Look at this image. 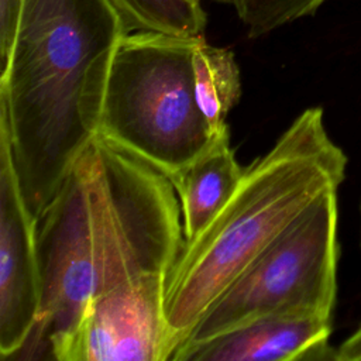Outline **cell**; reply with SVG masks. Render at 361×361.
<instances>
[{
	"label": "cell",
	"instance_id": "obj_1",
	"mask_svg": "<svg viewBox=\"0 0 361 361\" xmlns=\"http://www.w3.org/2000/svg\"><path fill=\"white\" fill-rule=\"evenodd\" d=\"M171 179L99 134L37 217L41 309L30 341L54 351L96 296L168 275L185 243Z\"/></svg>",
	"mask_w": 361,
	"mask_h": 361
},
{
	"label": "cell",
	"instance_id": "obj_2",
	"mask_svg": "<svg viewBox=\"0 0 361 361\" xmlns=\"http://www.w3.org/2000/svg\"><path fill=\"white\" fill-rule=\"evenodd\" d=\"M128 34L111 0H24L0 73V124L38 217L97 135L114 52Z\"/></svg>",
	"mask_w": 361,
	"mask_h": 361
},
{
	"label": "cell",
	"instance_id": "obj_3",
	"mask_svg": "<svg viewBox=\"0 0 361 361\" xmlns=\"http://www.w3.org/2000/svg\"><path fill=\"white\" fill-rule=\"evenodd\" d=\"M347 157L320 107L303 110L272 148L244 168L221 212L185 240L164 300L169 358L212 303L306 207L345 176Z\"/></svg>",
	"mask_w": 361,
	"mask_h": 361
},
{
	"label": "cell",
	"instance_id": "obj_4",
	"mask_svg": "<svg viewBox=\"0 0 361 361\" xmlns=\"http://www.w3.org/2000/svg\"><path fill=\"white\" fill-rule=\"evenodd\" d=\"M202 38L126 34L103 92L97 134L169 179L221 135L196 99L193 59Z\"/></svg>",
	"mask_w": 361,
	"mask_h": 361
},
{
	"label": "cell",
	"instance_id": "obj_5",
	"mask_svg": "<svg viewBox=\"0 0 361 361\" xmlns=\"http://www.w3.org/2000/svg\"><path fill=\"white\" fill-rule=\"evenodd\" d=\"M337 190H329L240 274L176 350L265 316L331 319L337 292Z\"/></svg>",
	"mask_w": 361,
	"mask_h": 361
},
{
	"label": "cell",
	"instance_id": "obj_6",
	"mask_svg": "<svg viewBox=\"0 0 361 361\" xmlns=\"http://www.w3.org/2000/svg\"><path fill=\"white\" fill-rule=\"evenodd\" d=\"M168 275H151L93 298L54 351L59 361H168Z\"/></svg>",
	"mask_w": 361,
	"mask_h": 361
},
{
	"label": "cell",
	"instance_id": "obj_7",
	"mask_svg": "<svg viewBox=\"0 0 361 361\" xmlns=\"http://www.w3.org/2000/svg\"><path fill=\"white\" fill-rule=\"evenodd\" d=\"M41 309L37 219L18 183L6 128L0 124V354L30 343Z\"/></svg>",
	"mask_w": 361,
	"mask_h": 361
},
{
	"label": "cell",
	"instance_id": "obj_8",
	"mask_svg": "<svg viewBox=\"0 0 361 361\" xmlns=\"http://www.w3.org/2000/svg\"><path fill=\"white\" fill-rule=\"evenodd\" d=\"M331 319L265 316L199 344L176 350L169 361L334 360Z\"/></svg>",
	"mask_w": 361,
	"mask_h": 361
},
{
	"label": "cell",
	"instance_id": "obj_9",
	"mask_svg": "<svg viewBox=\"0 0 361 361\" xmlns=\"http://www.w3.org/2000/svg\"><path fill=\"white\" fill-rule=\"evenodd\" d=\"M243 172L226 131L171 178L180 203L185 240L200 233L221 212L235 192Z\"/></svg>",
	"mask_w": 361,
	"mask_h": 361
},
{
	"label": "cell",
	"instance_id": "obj_10",
	"mask_svg": "<svg viewBox=\"0 0 361 361\" xmlns=\"http://www.w3.org/2000/svg\"><path fill=\"white\" fill-rule=\"evenodd\" d=\"M195 90L202 113L213 131H228L226 117L241 96L240 69L227 48L207 44L202 38L195 51Z\"/></svg>",
	"mask_w": 361,
	"mask_h": 361
},
{
	"label": "cell",
	"instance_id": "obj_11",
	"mask_svg": "<svg viewBox=\"0 0 361 361\" xmlns=\"http://www.w3.org/2000/svg\"><path fill=\"white\" fill-rule=\"evenodd\" d=\"M126 31H152L176 37H203L206 14L200 0H111Z\"/></svg>",
	"mask_w": 361,
	"mask_h": 361
},
{
	"label": "cell",
	"instance_id": "obj_12",
	"mask_svg": "<svg viewBox=\"0 0 361 361\" xmlns=\"http://www.w3.org/2000/svg\"><path fill=\"white\" fill-rule=\"evenodd\" d=\"M324 0H234L250 38L262 37L298 18L312 16Z\"/></svg>",
	"mask_w": 361,
	"mask_h": 361
},
{
	"label": "cell",
	"instance_id": "obj_13",
	"mask_svg": "<svg viewBox=\"0 0 361 361\" xmlns=\"http://www.w3.org/2000/svg\"><path fill=\"white\" fill-rule=\"evenodd\" d=\"M24 0H0V62L7 61L16 39Z\"/></svg>",
	"mask_w": 361,
	"mask_h": 361
},
{
	"label": "cell",
	"instance_id": "obj_14",
	"mask_svg": "<svg viewBox=\"0 0 361 361\" xmlns=\"http://www.w3.org/2000/svg\"><path fill=\"white\" fill-rule=\"evenodd\" d=\"M336 361H361V324L337 348H334Z\"/></svg>",
	"mask_w": 361,
	"mask_h": 361
},
{
	"label": "cell",
	"instance_id": "obj_15",
	"mask_svg": "<svg viewBox=\"0 0 361 361\" xmlns=\"http://www.w3.org/2000/svg\"><path fill=\"white\" fill-rule=\"evenodd\" d=\"M217 1H231V3H233L234 0H217Z\"/></svg>",
	"mask_w": 361,
	"mask_h": 361
},
{
	"label": "cell",
	"instance_id": "obj_16",
	"mask_svg": "<svg viewBox=\"0 0 361 361\" xmlns=\"http://www.w3.org/2000/svg\"><path fill=\"white\" fill-rule=\"evenodd\" d=\"M360 210H361V206H360Z\"/></svg>",
	"mask_w": 361,
	"mask_h": 361
}]
</instances>
